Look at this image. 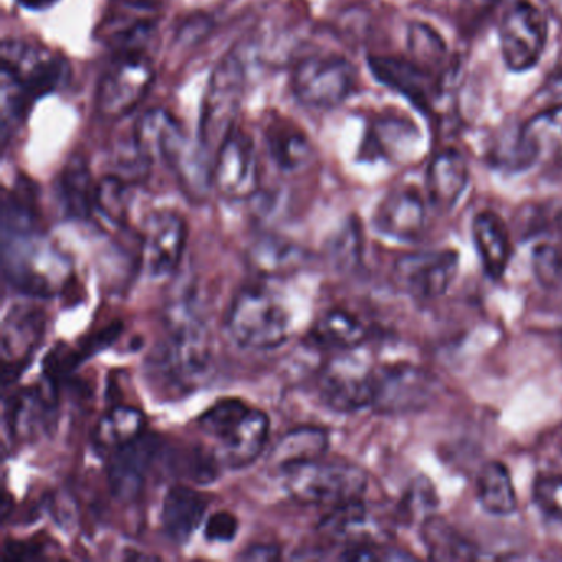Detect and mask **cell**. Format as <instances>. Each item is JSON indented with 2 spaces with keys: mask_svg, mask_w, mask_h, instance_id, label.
Segmentation results:
<instances>
[{
  "mask_svg": "<svg viewBox=\"0 0 562 562\" xmlns=\"http://www.w3.org/2000/svg\"><path fill=\"white\" fill-rule=\"evenodd\" d=\"M479 502L486 513L495 516L513 515L518 508L512 475L502 462L486 463L476 482Z\"/></svg>",
  "mask_w": 562,
  "mask_h": 562,
  "instance_id": "obj_32",
  "label": "cell"
},
{
  "mask_svg": "<svg viewBox=\"0 0 562 562\" xmlns=\"http://www.w3.org/2000/svg\"><path fill=\"white\" fill-rule=\"evenodd\" d=\"M249 409L251 406L238 397H225V400L216 401L199 417L200 432L218 442L246 416Z\"/></svg>",
  "mask_w": 562,
  "mask_h": 562,
  "instance_id": "obj_37",
  "label": "cell"
},
{
  "mask_svg": "<svg viewBox=\"0 0 562 562\" xmlns=\"http://www.w3.org/2000/svg\"><path fill=\"white\" fill-rule=\"evenodd\" d=\"M209 505V495L192 486H170L164 496L162 512H160L164 535L176 544L189 541L205 518Z\"/></svg>",
  "mask_w": 562,
  "mask_h": 562,
  "instance_id": "obj_20",
  "label": "cell"
},
{
  "mask_svg": "<svg viewBox=\"0 0 562 562\" xmlns=\"http://www.w3.org/2000/svg\"><path fill=\"white\" fill-rule=\"evenodd\" d=\"M357 85V70L337 55H311L295 65L292 93L299 103L314 110H334L350 97Z\"/></svg>",
  "mask_w": 562,
  "mask_h": 562,
  "instance_id": "obj_7",
  "label": "cell"
},
{
  "mask_svg": "<svg viewBox=\"0 0 562 562\" xmlns=\"http://www.w3.org/2000/svg\"><path fill=\"white\" fill-rule=\"evenodd\" d=\"M146 434V416L143 411L127 404H116L108 409L94 426L93 446L103 453H113Z\"/></svg>",
  "mask_w": 562,
  "mask_h": 562,
  "instance_id": "obj_28",
  "label": "cell"
},
{
  "mask_svg": "<svg viewBox=\"0 0 562 562\" xmlns=\"http://www.w3.org/2000/svg\"><path fill=\"white\" fill-rule=\"evenodd\" d=\"M281 558V548L276 544H269V542H258V544L248 546L238 559L241 561H259L269 562L278 561Z\"/></svg>",
  "mask_w": 562,
  "mask_h": 562,
  "instance_id": "obj_41",
  "label": "cell"
},
{
  "mask_svg": "<svg viewBox=\"0 0 562 562\" xmlns=\"http://www.w3.org/2000/svg\"><path fill=\"white\" fill-rule=\"evenodd\" d=\"M94 213L104 222L121 228L130 215V183L120 176H108L98 182Z\"/></svg>",
  "mask_w": 562,
  "mask_h": 562,
  "instance_id": "obj_35",
  "label": "cell"
},
{
  "mask_svg": "<svg viewBox=\"0 0 562 562\" xmlns=\"http://www.w3.org/2000/svg\"><path fill=\"white\" fill-rule=\"evenodd\" d=\"M542 2H544L549 14H552L554 18L561 19L562 21V0H542Z\"/></svg>",
  "mask_w": 562,
  "mask_h": 562,
  "instance_id": "obj_42",
  "label": "cell"
},
{
  "mask_svg": "<svg viewBox=\"0 0 562 562\" xmlns=\"http://www.w3.org/2000/svg\"><path fill=\"white\" fill-rule=\"evenodd\" d=\"M212 182L228 200H248L259 190V162L255 140L241 127L229 134L213 162Z\"/></svg>",
  "mask_w": 562,
  "mask_h": 562,
  "instance_id": "obj_12",
  "label": "cell"
},
{
  "mask_svg": "<svg viewBox=\"0 0 562 562\" xmlns=\"http://www.w3.org/2000/svg\"><path fill=\"white\" fill-rule=\"evenodd\" d=\"M245 85V65L235 54L226 55L210 77L200 113L199 149L212 164L220 147L236 130Z\"/></svg>",
  "mask_w": 562,
  "mask_h": 562,
  "instance_id": "obj_3",
  "label": "cell"
},
{
  "mask_svg": "<svg viewBox=\"0 0 562 562\" xmlns=\"http://www.w3.org/2000/svg\"><path fill=\"white\" fill-rule=\"evenodd\" d=\"M4 269L25 294L48 297L67 282V259L29 232H4Z\"/></svg>",
  "mask_w": 562,
  "mask_h": 562,
  "instance_id": "obj_6",
  "label": "cell"
},
{
  "mask_svg": "<svg viewBox=\"0 0 562 562\" xmlns=\"http://www.w3.org/2000/svg\"><path fill=\"white\" fill-rule=\"evenodd\" d=\"M159 453V442L144 434L136 442L111 453L108 483L117 502L131 503L143 493L147 470Z\"/></svg>",
  "mask_w": 562,
  "mask_h": 562,
  "instance_id": "obj_16",
  "label": "cell"
},
{
  "mask_svg": "<svg viewBox=\"0 0 562 562\" xmlns=\"http://www.w3.org/2000/svg\"><path fill=\"white\" fill-rule=\"evenodd\" d=\"M518 147L521 150V162H552L562 166V104L531 117L521 127Z\"/></svg>",
  "mask_w": 562,
  "mask_h": 562,
  "instance_id": "obj_23",
  "label": "cell"
},
{
  "mask_svg": "<svg viewBox=\"0 0 562 562\" xmlns=\"http://www.w3.org/2000/svg\"><path fill=\"white\" fill-rule=\"evenodd\" d=\"M414 140H419V130L414 124L401 120H381L368 131L363 153L378 156L403 154L401 147L413 150Z\"/></svg>",
  "mask_w": 562,
  "mask_h": 562,
  "instance_id": "obj_33",
  "label": "cell"
},
{
  "mask_svg": "<svg viewBox=\"0 0 562 562\" xmlns=\"http://www.w3.org/2000/svg\"><path fill=\"white\" fill-rule=\"evenodd\" d=\"M368 328L360 317L345 308H331L315 321L307 334V345L317 350L351 351L367 341Z\"/></svg>",
  "mask_w": 562,
  "mask_h": 562,
  "instance_id": "obj_24",
  "label": "cell"
},
{
  "mask_svg": "<svg viewBox=\"0 0 562 562\" xmlns=\"http://www.w3.org/2000/svg\"><path fill=\"white\" fill-rule=\"evenodd\" d=\"M426 200L413 187H401L387 193L373 216L381 235L400 241H414L426 228Z\"/></svg>",
  "mask_w": 562,
  "mask_h": 562,
  "instance_id": "obj_17",
  "label": "cell"
},
{
  "mask_svg": "<svg viewBox=\"0 0 562 562\" xmlns=\"http://www.w3.org/2000/svg\"><path fill=\"white\" fill-rule=\"evenodd\" d=\"M271 420L261 409H251L216 442L215 460L228 469H245L261 457L269 440Z\"/></svg>",
  "mask_w": 562,
  "mask_h": 562,
  "instance_id": "obj_19",
  "label": "cell"
},
{
  "mask_svg": "<svg viewBox=\"0 0 562 562\" xmlns=\"http://www.w3.org/2000/svg\"><path fill=\"white\" fill-rule=\"evenodd\" d=\"M50 404L41 390L29 387L14 394L5 407V420L12 439L27 440L37 437L47 426Z\"/></svg>",
  "mask_w": 562,
  "mask_h": 562,
  "instance_id": "obj_30",
  "label": "cell"
},
{
  "mask_svg": "<svg viewBox=\"0 0 562 562\" xmlns=\"http://www.w3.org/2000/svg\"><path fill=\"white\" fill-rule=\"evenodd\" d=\"M427 555L434 561H472L479 558L475 546L440 516H427L420 526Z\"/></svg>",
  "mask_w": 562,
  "mask_h": 562,
  "instance_id": "obj_31",
  "label": "cell"
},
{
  "mask_svg": "<svg viewBox=\"0 0 562 562\" xmlns=\"http://www.w3.org/2000/svg\"><path fill=\"white\" fill-rule=\"evenodd\" d=\"M465 157L453 149L442 150L427 167L426 193L436 212L449 213L469 186Z\"/></svg>",
  "mask_w": 562,
  "mask_h": 562,
  "instance_id": "obj_21",
  "label": "cell"
},
{
  "mask_svg": "<svg viewBox=\"0 0 562 562\" xmlns=\"http://www.w3.org/2000/svg\"><path fill=\"white\" fill-rule=\"evenodd\" d=\"M532 499L542 513L562 522V473L539 476L532 486Z\"/></svg>",
  "mask_w": 562,
  "mask_h": 562,
  "instance_id": "obj_39",
  "label": "cell"
},
{
  "mask_svg": "<svg viewBox=\"0 0 562 562\" xmlns=\"http://www.w3.org/2000/svg\"><path fill=\"white\" fill-rule=\"evenodd\" d=\"M19 2L29 9H45L48 5L55 4L57 0H19Z\"/></svg>",
  "mask_w": 562,
  "mask_h": 562,
  "instance_id": "obj_43",
  "label": "cell"
},
{
  "mask_svg": "<svg viewBox=\"0 0 562 562\" xmlns=\"http://www.w3.org/2000/svg\"><path fill=\"white\" fill-rule=\"evenodd\" d=\"M532 269L539 284L546 289H562V248L539 245L532 251Z\"/></svg>",
  "mask_w": 562,
  "mask_h": 562,
  "instance_id": "obj_38",
  "label": "cell"
},
{
  "mask_svg": "<svg viewBox=\"0 0 562 562\" xmlns=\"http://www.w3.org/2000/svg\"><path fill=\"white\" fill-rule=\"evenodd\" d=\"M225 325L232 340L251 351L274 350L284 345L291 334L288 311L265 289L239 292L233 299Z\"/></svg>",
  "mask_w": 562,
  "mask_h": 562,
  "instance_id": "obj_4",
  "label": "cell"
},
{
  "mask_svg": "<svg viewBox=\"0 0 562 562\" xmlns=\"http://www.w3.org/2000/svg\"><path fill=\"white\" fill-rule=\"evenodd\" d=\"M70 65L60 55L19 41L2 45L4 126L24 120L35 101L68 83Z\"/></svg>",
  "mask_w": 562,
  "mask_h": 562,
  "instance_id": "obj_2",
  "label": "cell"
},
{
  "mask_svg": "<svg viewBox=\"0 0 562 562\" xmlns=\"http://www.w3.org/2000/svg\"><path fill=\"white\" fill-rule=\"evenodd\" d=\"M98 183L90 166L81 156L71 157L61 170L58 193L70 218L90 220L94 215Z\"/></svg>",
  "mask_w": 562,
  "mask_h": 562,
  "instance_id": "obj_29",
  "label": "cell"
},
{
  "mask_svg": "<svg viewBox=\"0 0 562 562\" xmlns=\"http://www.w3.org/2000/svg\"><path fill=\"white\" fill-rule=\"evenodd\" d=\"M166 335L149 360L160 386L176 393L195 390L212 368V335L189 302L173 304L166 314Z\"/></svg>",
  "mask_w": 562,
  "mask_h": 562,
  "instance_id": "obj_1",
  "label": "cell"
},
{
  "mask_svg": "<svg viewBox=\"0 0 562 562\" xmlns=\"http://www.w3.org/2000/svg\"><path fill=\"white\" fill-rule=\"evenodd\" d=\"M299 252L301 251L291 243L278 238H262L252 246L249 261L261 274H281L291 271L301 261Z\"/></svg>",
  "mask_w": 562,
  "mask_h": 562,
  "instance_id": "obj_36",
  "label": "cell"
},
{
  "mask_svg": "<svg viewBox=\"0 0 562 562\" xmlns=\"http://www.w3.org/2000/svg\"><path fill=\"white\" fill-rule=\"evenodd\" d=\"M472 238L486 276L493 281L503 278L512 258V243L505 222L493 212L476 213Z\"/></svg>",
  "mask_w": 562,
  "mask_h": 562,
  "instance_id": "obj_26",
  "label": "cell"
},
{
  "mask_svg": "<svg viewBox=\"0 0 562 562\" xmlns=\"http://www.w3.org/2000/svg\"><path fill=\"white\" fill-rule=\"evenodd\" d=\"M330 447V436L324 427L302 426L285 432L269 453V467L288 473L295 467L324 459Z\"/></svg>",
  "mask_w": 562,
  "mask_h": 562,
  "instance_id": "obj_25",
  "label": "cell"
},
{
  "mask_svg": "<svg viewBox=\"0 0 562 562\" xmlns=\"http://www.w3.org/2000/svg\"><path fill=\"white\" fill-rule=\"evenodd\" d=\"M353 351L337 353L318 378L322 401L337 413H355L373 403L374 370Z\"/></svg>",
  "mask_w": 562,
  "mask_h": 562,
  "instance_id": "obj_10",
  "label": "cell"
},
{
  "mask_svg": "<svg viewBox=\"0 0 562 562\" xmlns=\"http://www.w3.org/2000/svg\"><path fill=\"white\" fill-rule=\"evenodd\" d=\"M459 269V255L443 251L409 252L394 265V281L417 301H434L449 291Z\"/></svg>",
  "mask_w": 562,
  "mask_h": 562,
  "instance_id": "obj_13",
  "label": "cell"
},
{
  "mask_svg": "<svg viewBox=\"0 0 562 562\" xmlns=\"http://www.w3.org/2000/svg\"><path fill=\"white\" fill-rule=\"evenodd\" d=\"M436 394L434 380L426 370L409 363L387 364L374 370L373 407L386 416L416 413Z\"/></svg>",
  "mask_w": 562,
  "mask_h": 562,
  "instance_id": "obj_11",
  "label": "cell"
},
{
  "mask_svg": "<svg viewBox=\"0 0 562 562\" xmlns=\"http://www.w3.org/2000/svg\"><path fill=\"white\" fill-rule=\"evenodd\" d=\"M154 77L153 61L143 50L120 52L98 87V113L106 120H123L146 98Z\"/></svg>",
  "mask_w": 562,
  "mask_h": 562,
  "instance_id": "obj_8",
  "label": "cell"
},
{
  "mask_svg": "<svg viewBox=\"0 0 562 562\" xmlns=\"http://www.w3.org/2000/svg\"><path fill=\"white\" fill-rule=\"evenodd\" d=\"M269 154L279 169L284 172H297L305 169L314 159V147L307 134L284 117L269 121L265 131Z\"/></svg>",
  "mask_w": 562,
  "mask_h": 562,
  "instance_id": "obj_27",
  "label": "cell"
},
{
  "mask_svg": "<svg viewBox=\"0 0 562 562\" xmlns=\"http://www.w3.org/2000/svg\"><path fill=\"white\" fill-rule=\"evenodd\" d=\"M407 50L411 60L436 74L447 60V45L439 32L424 22H413L407 29Z\"/></svg>",
  "mask_w": 562,
  "mask_h": 562,
  "instance_id": "obj_34",
  "label": "cell"
},
{
  "mask_svg": "<svg viewBox=\"0 0 562 562\" xmlns=\"http://www.w3.org/2000/svg\"><path fill=\"white\" fill-rule=\"evenodd\" d=\"M238 529L239 519L236 518L235 513L220 509L206 519L203 535L210 542H232L238 535Z\"/></svg>",
  "mask_w": 562,
  "mask_h": 562,
  "instance_id": "obj_40",
  "label": "cell"
},
{
  "mask_svg": "<svg viewBox=\"0 0 562 562\" xmlns=\"http://www.w3.org/2000/svg\"><path fill=\"white\" fill-rule=\"evenodd\" d=\"M498 35L506 68L515 74L531 70L548 45V15L528 0H518L503 15Z\"/></svg>",
  "mask_w": 562,
  "mask_h": 562,
  "instance_id": "obj_9",
  "label": "cell"
},
{
  "mask_svg": "<svg viewBox=\"0 0 562 562\" xmlns=\"http://www.w3.org/2000/svg\"><path fill=\"white\" fill-rule=\"evenodd\" d=\"M368 67L380 83L403 94L417 110L429 111L436 98L432 71L416 61L397 57H370Z\"/></svg>",
  "mask_w": 562,
  "mask_h": 562,
  "instance_id": "obj_18",
  "label": "cell"
},
{
  "mask_svg": "<svg viewBox=\"0 0 562 562\" xmlns=\"http://www.w3.org/2000/svg\"><path fill=\"white\" fill-rule=\"evenodd\" d=\"M134 147L144 164L160 160L176 170L177 177L192 159L179 121L166 110H150L140 116L134 127Z\"/></svg>",
  "mask_w": 562,
  "mask_h": 562,
  "instance_id": "obj_14",
  "label": "cell"
},
{
  "mask_svg": "<svg viewBox=\"0 0 562 562\" xmlns=\"http://www.w3.org/2000/svg\"><path fill=\"white\" fill-rule=\"evenodd\" d=\"M187 223L179 213L157 212L144 225L143 259L154 279L172 276L179 269L187 248Z\"/></svg>",
  "mask_w": 562,
  "mask_h": 562,
  "instance_id": "obj_15",
  "label": "cell"
},
{
  "mask_svg": "<svg viewBox=\"0 0 562 562\" xmlns=\"http://www.w3.org/2000/svg\"><path fill=\"white\" fill-rule=\"evenodd\" d=\"M561 229H562V216H561Z\"/></svg>",
  "mask_w": 562,
  "mask_h": 562,
  "instance_id": "obj_44",
  "label": "cell"
},
{
  "mask_svg": "<svg viewBox=\"0 0 562 562\" xmlns=\"http://www.w3.org/2000/svg\"><path fill=\"white\" fill-rule=\"evenodd\" d=\"M45 322L37 308L18 307L5 318L2 328V357L5 381L24 367L44 335Z\"/></svg>",
  "mask_w": 562,
  "mask_h": 562,
  "instance_id": "obj_22",
  "label": "cell"
},
{
  "mask_svg": "<svg viewBox=\"0 0 562 562\" xmlns=\"http://www.w3.org/2000/svg\"><path fill=\"white\" fill-rule=\"evenodd\" d=\"M284 475L285 488L295 502L325 509L361 502L368 486L367 473L360 467L324 459L295 467Z\"/></svg>",
  "mask_w": 562,
  "mask_h": 562,
  "instance_id": "obj_5",
  "label": "cell"
}]
</instances>
